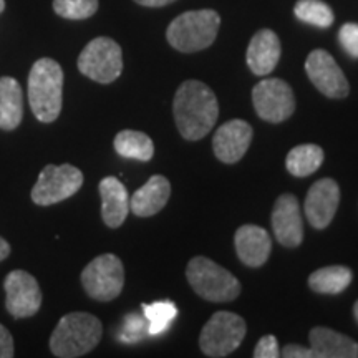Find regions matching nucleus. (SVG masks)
<instances>
[{"label":"nucleus","instance_id":"9b49d317","mask_svg":"<svg viewBox=\"0 0 358 358\" xmlns=\"http://www.w3.org/2000/svg\"><path fill=\"white\" fill-rule=\"evenodd\" d=\"M306 71L313 87L327 98L342 100L350 93V85L342 69L334 60V57L322 48L308 53Z\"/></svg>","mask_w":358,"mask_h":358},{"label":"nucleus","instance_id":"2f4dec72","mask_svg":"<svg viewBox=\"0 0 358 358\" xmlns=\"http://www.w3.org/2000/svg\"><path fill=\"white\" fill-rule=\"evenodd\" d=\"M282 357L285 358H313L312 348L302 345H285L280 352Z\"/></svg>","mask_w":358,"mask_h":358},{"label":"nucleus","instance_id":"4468645a","mask_svg":"<svg viewBox=\"0 0 358 358\" xmlns=\"http://www.w3.org/2000/svg\"><path fill=\"white\" fill-rule=\"evenodd\" d=\"M272 229L275 239L285 248H299L303 241V221L301 206L294 194H282L272 209Z\"/></svg>","mask_w":358,"mask_h":358},{"label":"nucleus","instance_id":"72a5a7b5","mask_svg":"<svg viewBox=\"0 0 358 358\" xmlns=\"http://www.w3.org/2000/svg\"><path fill=\"white\" fill-rule=\"evenodd\" d=\"M8 254H10V244H8L3 237H0V262H2L3 259H7Z\"/></svg>","mask_w":358,"mask_h":358},{"label":"nucleus","instance_id":"6ab92c4d","mask_svg":"<svg viewBox=\"0 0 358 358\" xmlns=\"http://www.w3.org/2000/svg\"><path fill=\"white\" fill-rule=\"evenodd\" d=\"M101 196L103 222L111 229H116L127 221L129 213V194L118 178H103L98 186Z\"/></svg>","mask_w":358,"mask_h":358},{"label":"nucleus","instance_id":"c756f323","mask_svg":"<svg viewBox=\"0 0 358 358\" xmlns=\"http://www.w3.org/2000/svg\"><path fill=\"white\" fill-rule=\"evenodd\" d=\"M256 358H277L280 357V348L274 335H264L254 348Z\"/></svg>","mask_w":358,"mask_h":358},{"label":"nucleus","instance_id":"0eeeda50","mask_svg":"<svg viewBox=\"0 0 358 358\" xmlns=\"http://www.w3.org/2000/svg\"><path fill=\"white\" fill-rule=\"evenodd\" d=\"M78 70L96 83H111L123 71L122 47L110 37L93 38L78 57Z\"/></svg>","mask_w":358,"mask_h":358},{"label":"nucleus","instance_id":"bb28decb","mask_svg":"<svg viewBox=\"0 0 358 358\" xmlns=\"http://www.w3.org/2000/svg\"><path fill=\"white\" fill-rule=\"evenodd\" d=\"M57 15L69 20H85L98 10V0H53Z\"/></svg>","mask_w":358,"mask_h":358},{"label":"nucleus","instance_id":"4be33fe9","mask_svg":"<svg viewBox=\"0 0 358 358\" xmlns=\"http://www.w3.org/2000/svg\"><path fill=\"white\" fill-rule=\"evenodd\" d=\"M353 274L345 266L322 267L308 277V287L317 294L337 295L352 284Z\"/></svg>","mask_w":358,"mask_h":358},{"label":"nucleus","instance_id":"a878e982","mask_svg":"<svg viewBox=\"0 0 358 358\" xmlns=\"http://www.w3.org/2000/svg\"><path fill=\"white\" fill-rule=\"evenodd\" d=\"M294 13L303 24L329 29L334 24V10L322 0H299L294 7Z\"/></svg>","mask_w":358,"mask_h":358},{"label":"nucleus","instance_id":"f704fd0d","mask_svg":"<svg viewBox=\"0 0 358 358\" xmlns=\"http://www.w3.org/2000/svg\"><path fill=\"white\" fill-rule=\"evenodd\" d=\"M353 315H355V320L358 322V301L355 302V306H353Z\"/></svg>","mask_w":358,"mask_h":358},{"label":"nucleus","instance_id":"ddd939ff","mask_svg":"<svg viewBox=\"0 0 358 358\" xmlns=\"http://www.w3.org/2000/svg\"><path fill=\"white\" fill-rule=\"evenodd\" d=\"M338 203L340 187L335 182V179L324 178L313 182L307 192L306 206H303V211H306L310 226L315 229H325L335 217Z\"/></svg>","mask_w":358,"mask_h":358},{"label":"nucleus","instance_id":"f3484780","mask_svg":"<svg viewBox=\"0 0 358 358\" xmlns=\"http://www.w3.org/2000/svg\"><path fill=\"white\" fill-rule=\"evenodd\" d=\"M171 196V182L164 176L155 174L134 191L129 198V211L138 217H150L158 214L168 204Z\"/></svg>","mask_w":358,"mask_h":358},{"label":"nucleus","instance_id":"393cba45","mask_svg":"<svg viewBox=\"0 0 358 358\" xmlns=\"http://www.w3.org/2000/svg\"><path fill=\"white\" fill-rule=\"evenodd\" d=\"M143 313L148 320V335L158 337L171 327L178 317V307L171 301L143 303Z\"/></svg>","mask_w":358,"mask_h":358},{"label":"nucleus","instance_id":"c85d7f7f","mask_svg":"<svg viewBox=\"0 0 358 358\" xmlns=\"http://www.w3.org/2000/svg\"><path fill=\"white\" fill-rule=\"evenodd\" d=\"M338 42L348 55L358 58V24H345L338 30Z\"/></svg>","mask_w":358,"mask_h":358},{"label":"nucleus","instance_id":"a211bd4d","mask_svg":"<svg viewBox=\"0 0 358 358\" xmlns=\"http://www.w3.org/2000/svg\"><path fill=\"white\" fill-rule=\"evenodd\" d=\"M280 40L277 37L275 32L272 30L264 29L250 38V43L248 47V65L250 71L259 77L268 75L279 64L280 58Z\"/></svg>","mask_w":358,"mask_h":358},{"label":"nucleus","instance_id":"f8f14e48","mask_svg":"<svg viewBox=\"0 0 358 358\" xmlns=\"http://www.w3.org/2000/svg\"><path fill=\"white\" fill-rule=\"evenodd\" d=\"M6 307L13 319L32 317L42 307V290L37 279L25 271H12L3 280Z\"/></svg>","mask_w":358,"mask_h":358},{"label":"nucleus","instance_id":"423d86ee","mask_svg":"<svg viewBox=\"0 0 358 358\" xmlns=\"http://www.w3.org/2000/svg\"><path fill=\"white\" fill-rule=\"evenodd\" d=\"M248 327L241 315L234 312H216L199 335V347L204 355L221 358L231 355L243 343Z\"/></svg>","mask_w":358,"mask_h":358},{"label":"nucleus","instance_id":"7c9ffc66","mask_svg":"<svg viewBox=\"0 0 358 358\" xmlns=\"http://www.w3.org/2000/svg\"><path fill=\"white\" fill-rule=\"evenodd\" d=\"M13 355H15V347H13L12 334L0 324V358H12Z\"/></svg>","mask_w":358,"mask_h":358},{"label":"nucleus","instance_id":"1a4fd4ad","mask_svg":"<svg viewBox=\"0 0 358 358\" xmlns=\"http://www.w3.org/2000/svg\"><path fill=\"white\" fill-rule=\"evenodd\" d=\"M83 186V173L71 164H47L32 187V201L37 206H52L77 194Z\"/></svg>","mask_w":358,"mask_h":358},{"label":"nucleus","instance_id":"f03ea898","mask_svg":"<svg viewBox=\"0 0 358 358\" xmlns=\"http://www.w3.org/2000/svg\"><path fill=\"white\" fill-rule=\"evenodd\" d=\"M29 103L35 118L53 123L64 105V70L53 58H40L29 73Z\"/></svg>","mask_w":358,"mask_h":358},{"label":"nucleus","instance_id":"aec40b11","mask_svg":"<svg viewBox=\"0 0 358 358\" xmlns=\"http://www.w3.org/2000/svg\"><path fill=\"white\" fill-rule=\"evenodd\" d=\"M313 358H357L358 343L327 327H315L308 335Z\"/></svg>","mask_w":358,"mask_h":358},{"label":"nucleus","instance_id":"b1692460","mask_svg":"<svg viewBox=\"0 0 358 358\" xmlns=\"http://www.w3.org/2000/svg\"><path fill=\"white\" fill-rule=\"evenodd\" d=\"M324 150L317 145H299L289 151L285 166L295 178H307L313 174L324 163Z\"/></svg>","mask_w":358,"mask_h":358},{"label":"nucleus","instance_id":"20e7f679","mask_svg":"<svg viewBox=\"0 0 358 358\" xmlns=\"http://www.w3.org/2000/svg\"><path fill=\"white\" fill-rule=\"evenodd\" d=\"M219 25L221 17L211 8L185 12L169 24L166 38L178 52L194 53L211 47L217 37Z\"/></svg>","mask_w":358,"mask_h":358},{"label":"nucleus","instance_id":"dca6fc26","mask_svg":"<svg viewBox=\"0 0 358 358\" xmlns=\"http://www.w3.org/2000/svg\"><path fill=\"white\" fill-rule=\"evenodd\" d=\"M234 244L237 257L248 267L264 266L272 250L268 232L254 224H245L236 231Z\"/></svg>","mask_w":358,"mask_h":358},{"label":"nucleus","instance_id":"5701e85b","mask_svg":"<svg viewBox=\"0 0 358 358\" xmlns=\"http://www.w3.org/2000/svg\"><path fill=\"white\" fill-rule=\"evenodd\" d=\"M115 150L116 153L123 158L138 159L143 163L153 159L155 156V145L150 136L141 131H134V129H123L115 136Z\"/></svg>","mask_w":358,"mask_h":358},{"label":"nucleus","instance_id":"cd10ccee","mask_svg":"<svg viewBox=\"0 0 358 358\" xmlns=\"http://www.w3.org/2000/svg\"><path fill=\"white\" fill-rule=\"evenodd\" d=\"M148 335V320L145 313H128L123 319L122 330L118 334V340L124 343L140 342Z\"/></svg>","mask_w":358,"mask_h":358},{"label":"nucleus","instance_id":"7ed1b4c3","mask_svg":"<svg viewBox=\"0 0 358 358\" xmlns=\"http://www.w3.org/2000/svg\"><path fill=\"white\" fill-rule=\"evenodd\" d=\"M103 325L87 312L66 313L58 322L50 337V350L58 358L87 355L100 343Z\"/></svg>","mask_w":358,"mask_h":358},{"label":"nucleus","instance_id":"6e6552de","mask_svg":"<svg viewBox=\"0 0 358 358\" xmlns=\"http://www.w3.org/2000/svg\"><path fill=\"white\" fill-rule=\"evenodd\" d=\"M82 284L90 297L110 302L122 294L124 285V267L115 254H101L93 259L82 272Z\"/></svg>","mask_w":358,"mask_h":358},{"label":"nucleus","instance_id":"2eb2a0df","mask_svg":"<svg viewBox=\"0 0 358 358\" xmlns=\"http://www.w3.org/2000/svg\"><path fill=\"white\" fill-rule=\"evenodd\" d=\"M252 127L244 120H231L216 129L213 138V150L219 161L234 164L244 158L252 141Z\"/></svg>","mask_w":358,"mask_h":358},{"label":"nucleus","instance_id":"f257e3e1","mask_svg":"<svg viewBox=\"0 0 358 358\" xmlns=\"http://www.w3.org/2000/svg\"><path fill=\"white\" fill-rule=\"evenodd\" d=\"M174 122L185 140L198 141L211 131L219 116V103L208 85L198 80L181 83L173 100Z\"/></svg>","mask_w":358,"mask_h":358},{"label":"nucleus","instance_id":"c9c22d12","mask_svg":"<svg viewBox=\"0 0 358 358\" xmlns=\"http://www.w3.org/2000/svg\"><path fill=\"white\" fill-rule=\"evenodd\" d=\"M6 10V0H0V13Z\"/></svg>","mask_w":358,"mask_h":358},{"label":"nucleus","instance_id":"9d476101","mask_svg":"<svg viewBox=\"0 0 358 358\" xmlns=\"http://www.w3.org/2000/svg\"><path fill=\"white\" fill-rule=\"evenodd\" d=\"M252 103L256 113L264 122L282 123L295 111L292 87L280 78H266L252 88Z\"/></svg>","mask_w":358,"mask_h":358},{"label":"nucleus","instance_id":"412c9836","mask_svg":"<svg viewBox=\"0 0 358 358\" xmlns=\"http://www.w3.org/2000/svg\"><path fill=\"white\" fill-rule=\"evenodd\" d=\"M24 118V92L12 77H0V129L13 131Z\"/></svg>","mask_w":358,"mask_h":358},{"label":"nucleus","instance_id":"473e14b6","mask_svg":"<svg viewBox=\"0 0 358 358\" xmlns=\"http://www.w3.org/2000/svg\"><path fill=\"white\" fill-rule=\"evenodd\" d=\"M136 3H140L143 7H164L168 3L176 2V0H134Z\"/></svg>","mask_w":358,"mask_h":358},{"label":"nucleus","instance_id":"39448f33","mask_svg":"<svg viewBox=\"0 0 358 358\" xmlns=\"http://www.w3.org/2000/svg\"><path fill=\"white\" fill-rule=\"evenodd\" d=\"M186 277L192 290L209 302H231L241 294V282L208 257L191 259Z\"/></svg>","mask_w":358,"mask_h":358}]
</instances>
